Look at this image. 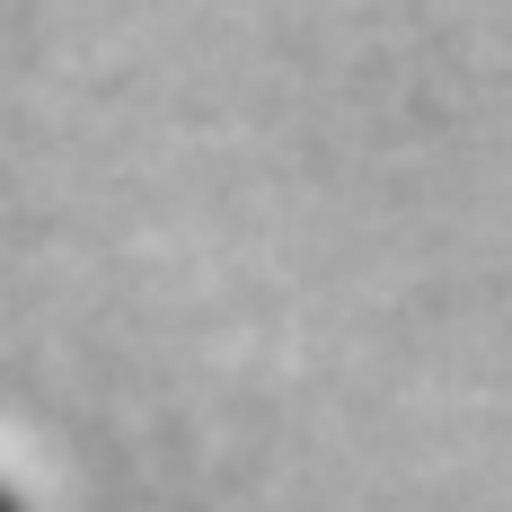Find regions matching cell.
Masks as SVG:
<instances>
[{"label": "cell", "instance_id": "1", "mask_svg": "<svg viewBox=\"0 0 512 512\" xmlns=\"http://www.w3.org/2000/svg\"><path fill=\"white\" fill-rule=\"evenodd\" d=\"M0 512H18V504H9V495H0Z\"/></svg>", "mask_w": 512, "mask_h": 512}]
</instances>
